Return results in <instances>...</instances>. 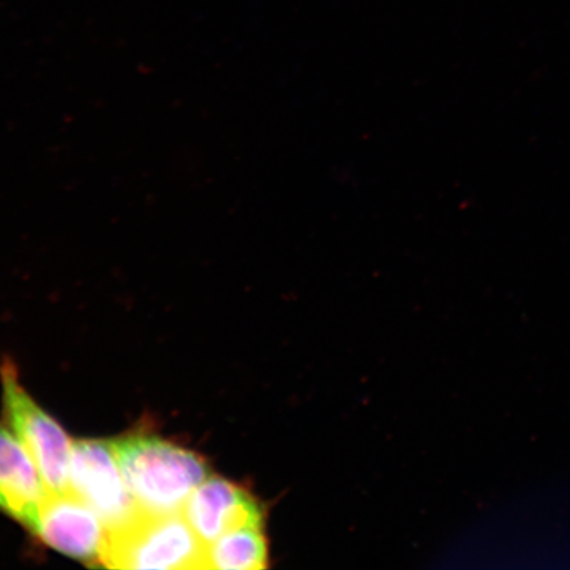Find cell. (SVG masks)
Returning <instances> with one entry per match:
<instances>
[{
    "instance_id": "5",
    "label": "cell",
    "mask_w": 570,
    "mask_h": 570,
    "mask_svg": "<svg viewBox=\"0 0 570 570\" xmlns=\"http://www.w3.org/2000/svg\"><path fill=\"white\" fill-rule=\"evenodd\" d=\"M36 534L55 550L82 561L99 562L106 529L96 511L69 490L47 493Z\"/></svg>"
},
{
    "instance_id": "3",
    "label": "cell",
    "mask_w": 570,
    "mask_h": 570,
    "mask_svg": "<svg viewBox=\"0 0 570 570\" xmlns=\"http://www.w3.org/2000/svg\"><path fill=\"white\" fill-rule=\"evenodd\" d=\"M0 375L7 420L38 466L47 493H67L73 449L68 434L28 395L11 361L3 362Z\"/></svg>"
},
{
    "instance_id": "6",
    "label": "cell",
    "mask_w": 570,
    "mask_h": 570,
    "mask_svg": "<svg viewBox=\"0 0 570 570\" xmlns=\"http://www.w3.org/2000/svg\"><path fill=\"white\" fill-rule=\"evenodd\" d=\"M183 515L205 544L238 527L262 524L258 505L229 481L209 476L191 493Z\"/></svg>"
},
{
    "instance_id": "2",
    "label": "cell",
    "mask_w": 570,
    "mask_h": 570,
    "mask_svg": "<svg viewBox=\"0 0 570 570\" xmlns=\"http://www.w3.org/2000/svg\"><path fill=\"white\" fill-rule=\"evenodd\" d=\"M206 544L183 512L140 514L130 524L106 531L99 564L111 569H205Z\"/></svg>"
},
{
    "instance_id": "8",
    "label": "cell",
    "mask_w": 570,
    "mask_h": 570,
    "mask_svg": "<svg viewBox=\"0 0 570 570\" xmlns=\"http://www.w3.org/2000/svg\"><path fill=\"white\" fill-rule=\"evenodd\" d=\"M267 564L262 524L238 527L205 547V569L258 570Z\"/></svg>"
},
{
    "instance_id": "1",
    "label": "cell",
    "mask_w": 570,
    "mask_h": 570,
    "mask_svg": "<svg viewBox=\"0 0 570 570\" xmlns=\"http://www.w3.org/2000/svg\"><path fill=\"white\" fill-rule=\"evenodd\" d=\"M120 472L138 508L147 514L181 512L209 469L194 452L154 434L112 441Z\"/></svg>"
},
{
    "instance_id": "7",
    "label": "cell",
    "mask_w": 570,
    "mask_h": 570,
    "mask_svg": "<svg viewBox=\"0 0 570 570\" xmlns=\"http://www.w3.org/2000/svg\"><path fill=\"white\" fill-rule=\"evenodd\" d=\"M46 497L45 481L30 453L0 425V510L36 533Z\"/></svg>"
},
{
    "instance_id": "4",
    "label": "cell",
    "mask_w": 570,
    "mask_h": 570,
    "mask_svg": "<svg viewBox=\"0 0 570 570\" xmlns=\"http://www.w3.org/2000/svg\"><path fill=\"white\" fill-rule=\"evenodd\" d=\"M69 481L70 490L96 511L106 531L124 529L140 514L112 443L77 441L71 449Z\"/></svg>"
}]
</instances>
